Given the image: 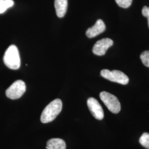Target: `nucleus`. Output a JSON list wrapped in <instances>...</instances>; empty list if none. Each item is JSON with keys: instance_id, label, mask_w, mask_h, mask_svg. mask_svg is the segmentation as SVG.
I'll use <instances>...</instances> for the list:
<instances>
[{"instance_id": "f257e3e1", "label": "nucleus", "mask_w": 149, "mask_h": 149, "mask_svg": "<svg viewBox=\"0 0 149 149\" xmlns=\"http://www.w3.org/2000/svg\"><path fill=\"white\" fill-rule=\"evenodd\" d=\"M63 103L60 99H56L51 102L44 108L40 117L43 123H48L53 121L62 110Z\"/></svg>"}, {"instance_id": "f03ea898", "label": "nucleus", "mask_w": 149, "mask_h": 149, "mask_svg": "<svg viewBox=\"0 0 149 149\" xmlns=\"http://www.w3.org/2000/svg\"><path fill=\"white\" fill-rule=\"evenodd\" d=\"M6 66L12 70L18 69L21 66V58L19 51L15 45H11L6 50L3 56Z\"/></svg>"}, {"instance_id": "7ed1b4c3", "label": "nucleus", "mask_w": 149, "mask_h": 149, "mask_svg": "<svg viewBox=\"0 0 149 149\" xmlns=\"http://www.w3.org/2000/svg\"><path fill=\"white\" fill-rule=\"evenodd\" d=\"M100 97L104 104L111 112L117 114L121 109L120 103L117 98L110 93L103 91L100 93Z\"/></svg>"}, {"instance_id": "20e7f679", "label": "nucleus", "mask_w": 149, "mask_h": 149, "mask_svg": "<svg viewBox=\"0 0 149 149\" xmlns=\"http://www.w3.org/2000/svg\"><path fill=\"white\" fill-rule=\"evenodd\" d=\"M101 74L107 80L122 85L128 84L129 81L128 76L119 70L110 71L109 70L103 69L101 71Z\"/></svg>"}, {"instance_id": "39448f33", "label": "nucleus", "mask_w": 149, "mask_h": 149, "mask_svg": "<svg viewBox=\"0 0 149 149\" xmlns=\"http://www.w3.org/2000/svg\"><path fill=\"white\" fill-rule=\"evenodd\" d=\"M26 90L24 81L17 80L14 82L6 91V96L11 100H17L21 98Z\"/></svg>"}, {"instance_id": "423d86ee", "label": "nucleus", "mask_w": 149, "mask_h": 149, "mask_svg": "<svg viewBox=\"0 0 149 149\" xmlns=\"http://www.w3.org/2000/svg\"><path fill=\"white\" fill-rule=\"evenodd\" d=\"M87 103L92 116L98 120L103 119L104 118V112L98 101L95 98L91 97L88 99Z\"/></svg>"}, {"instance_id": "0eeeda50", "label": "nucleus", "mask_w": 149, "mask_h": 149, "mask_svg": "<svg viewBox=\"0 0 149 149\" xmlns=\"http://www.w3.org/2000/svg\"><path fill=\"white\" fill-rule=\"evenodd\" d=\"M113 41L109 38H103L97 41L94 45L92 52L94 54L98 56L104 55L108 48L112 47Z\"/></svg>"}, {"instance_id": "6e6552de", "label": "nucleus", "mask_w": 149, "mask_h": 149, "mask_svg": "<svg viewBox=\"0 0 149 149\" xmlns=\"http://www.w3.org/2000/svg\"><path fill=\"white\" fill-rule=\"evenodd\" d=\"M106 25L102 19H98L93 27L89 28L86 32L87 37L89 38H94L106 31Z\"/></svg>"}, {"instance_id": "1a4fd4ad", "label": "nucleus", "mask_w": 149, "mask_h": 149, "mask_svg": "<svg viewBox=\"0 0 149 149\" xmlns=\"http://www.w3.org/2000/svg\"><path fill=\"white\" fill-rule=\"evenodd\" d=\"M54 5L58 17L60 18L64 17L68 9V0H55Z\"/></svg>"}, {"instance_id": "9d476101", "label": "nucleus", "mask_w": 149, "mask_h": 149, "mask_svg": "<svg viewBox=\"0 0 149 149\" xmlns=\"http://www.w3.org/2000/svg\"><path fill=\"white\" fill-rule=\"evenodd\" d=\"M66 143L63 139L59 138L51 139L47 143V149H66Z\"/></svg>"}, {"instance_id": "9b49d317", "label": "nucleus", "mask_w": 149, "mask_h": 149, "mask_svg": "<svg viewBox=\"0 0 149 149\" xmlns=\"http://www.w3.org/2000/svg\"><path fill=\"white\" fill-rule=\"evenodd\" d=\"M13 5L14 1L13 0H0V14L4 13Z\"/></svg>"}, {"instance_id": "f8f14e48", "label": "nucleus", "mask_w": 149, "mask_h": 149, "mask_svg": "<svg viewBox=\"0 0 149 149\" xmlns=\"http://www.w3.org/2000/svg\"><path fill=\"white\" fill-rule=\"evenodd\" d=\"M139 143L144 148L149 149V134L144 133L139 139Z\"/></svg>"}, {"instance_id": "ddd939ff", "label": "nucleus", "mask_w": 149, "mask_h": 149, "mask_svg": "<svg viewBox=\"0 0 149 149\" xmlns=\"http://www.w3.org/2000/svg\"><path fill=\"white\" fill-rule=\"evenodd\" d=\"M140 58L143 64L145 66L149 68V50L144 51L141 54Z\"/></svg>"}, {"instance_id": "4468645a", "label": "nucleus", "mask_w": 149, "mask_h": 149, "mask_svg": "<svg viewBox=\"0 0 149 149\" xmlns=\"http://www.w3.org/2000/svg\"><path fill=\"white\" fill-rule=\"evenodd\" d=\"M118 5L124 8H127L129 7L132 3L133 0H115Z\"/></svg>"}, {"instance_id": "2eb2a0df", "label": "nucleus", "mask_w": 149, "mask_h": 149, "mask_svg": "<svg viewBox=\"0 0 149 149\" xmlns=\"http://www.w3.org/2000/svg\"><path fill=\"white\" fill-rule=\"evenodd\" d=\"M142 14L143 16L148 18V26L149 27V7L147 6H144L142 10Z\"/></svg>"}]
</instances>
